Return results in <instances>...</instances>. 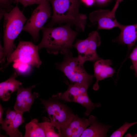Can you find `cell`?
<instances>
[{"mask_svg": "<svg viewBox=\"0 0 137 137\" xmlns=\"http://www.w3.org/2000/svg\"><path fill=\"white\" fill-rule=\"evenodd\" d=\"M81 2L88 6H90L93 5L95 0H81Z\"/></svg>", "mask_w": 137, "mask_h": 137, "instance_id": "cell-26", "label": "cell"}, {"mask_svg": "<svg viewBox=\"0 0 137 137\" xmlns=\"http://www.w3.org/2000/svg\"><path fill=\"white\" fill-rule=\"evenodd\" d=\"M137 123V122L128 123L126 122L122 126L113 132L110 137H122L131 127Z\"/></svg>", "mask_w": 137, "mask_h": 137, "instance_id": "cell-22", "label": "cell"}, {"mask_svg": "<svg viewBox=\"0 0 137 137\" xmlns=\"http://www.w3.org/2000/svg\"><path fill=\"white\" fill-rule=\"evenodd\" d=\"M101 42L98 33L97 31H93L89 34L86 39L78 40L73 46L77 50L78 57L84 63L87 61H96L100 58L96 49Z\"/></svg>", "mask_w": 137, "mask_h": 137, "instance_id": "cell-8", "label": "cell"}, {"mask_svg": "<svg viewBox=\"0 0 137 137\" xmlns=\"http://www.w3.org/2000/svg\"><path fill=\"white\" fill-rule=\"evenodd\" d=\"M64 55L62 61L56 64L57 68L62 72L71 82L90 85L94 76L87 73L83 66L84 63L78 57H73L71 51Z\"/></svg>", "mask_w": 137, "mask_h": 137, "instance_id": "cell-4", "label": "cell"}, {"mask_svg": "<svg viewBox=\"0 0 137 137\" xmlns=\"http://www.w3.org/2000/svg\"><path fill=\"white\" fill-rule=\"evenodd\" d=\"M109 125L101 124L96 119L82 133L80 137H104L107 136L109 129Z\"/></svg>", "mask_w": 137, "mask_h": 137, "instance_id": "cell-16", "label": "cell"}, {"mask_svg": "<svg viewBox=\"0 0 137 137\" xmlns=\"http://www.w3.org/2000/svg\"><path fill=\"white\" fill-rule=\"evenodd\" d=\"M40 100L47 113L50 121L55 126L61 136V129L70 122L75 114L68 107L54 97L47 100Z\"/></svg>", "mask_w": 137, "mask_h": 137, "instance_id": "cell-5", "label": "cell"}, {"mask_svg": "<svg viewBox=\"0 0 137 137\" xmlns=\"http://www.w3.org/2000/svg\"><path fill=\"white\" fill-rule=\"evenodd\" d=\"M96 119L93 115L88 119L81 118L77 114L74 116L70 122L65 126L61 129L62 137H79L87 127L91 125Z\"/></svg>", "mask_w": 137, "mask_h": 137, "instance_id": "cell-10", "label": "cell"}, {"mask_svg": "<svg viewBox=\"0 0 137 137\" xmlns=\"http://www.w3.org/2000/svg\"><path fill=\"white\" fill-rule=\"evenodd\" d=\"M16 74L14 73L7 80L0 83V98L3 101L9 100L11 94L17 90L22 82L16 80Z\"/></svg>", "mask_w": 137, "mask_h": 137, "instance_id": "cell-14", "label": "cell"}, {"mask_svg": "<svg viewBox=\"0 0 137 137\" xmlns=\"http://www.w3.org/2000/svg\"><path fill=\"white\" fill-rule=\"evenodd\" d=\"M53 9V15L47 27L63 23L74 25L77 32L84 31L87 18L79 12L81 0H48Z\"/></svg>", "mask_w": 137, "mask_h": 137, "instance_id": "cell-2", "label": "cell"}, {"mask_svg": "<svg viewBox=\"0 0 137 137\" xmlns=\"http://www.w3.org/2000/svg\"><path fill=\"white\" fill-rule=\"evenodd\" d=\"M18 112L10 108L8 109L6 112V117L2 124L1 128L5 131L15 118Z\"/></svg>", "mask_w": 137, "mask_h": 137, "instance_id": "cell-21", "label": "cell"}, {"mask_svg": "<svg viewBox=\"0 0 137 137\" xmlns=\"http://www.w3.org/2000/svg\"><path fill=\"white\" fill-rule=\"evenodd\" d=\"M23 114V113L18 112L15 118L5 131L6 134L10 137H23L22 133L19 130L18 127L25 121Z\"/></svg>", "mask_w": 137, "mask_h": 137, "instance_id": "cell-18", "label": "cell"}, {"mask_svg": "<svg viewBox=\"0 0 137 137\" xmlns=\"http://www.w3.org/2000/svg\"><path fill=\"white\" fill-rule=\"evenodd\" d=\"M112 64V61L110 60L100 58L96 61L94 65L93 75L96 79L93 87L94 90L97 91L99 89L98 82L99 81L112 76L115 70L111 66Z\"/></svg>", "mask_w": 137, "mask_h": 137, "instance_id": "cell-12", "label": "cell"}, {"mask_svg": "<svg viewBox=\"0 0 137 137\" xmlns=\"http://www.w3.org/2000/svg\"><path fill=\"white\" fill-rule=\"evenodd\" d=\"M109 0H95L97 3L100 4H103L107 3Z\"/></svg>", "mask_w": 137, "mask_h": 137, "instance_id": "cell-29", "label": "cell"}, {"mask_svg": "<svg viewBox=\"0 0 137 137\" xmlns=\"http://www.w3.org/2000/svg\"><path fill=\"white\" fill-rule=\"evenodd\" d=\"M35 87L34 85L25 88L20 86L17 90L16 102L14 106V109L16 111L23 113L29 112L35 99L39 96L37 93H31L32 88Z\"/></svg>", "mask_w": 137, "mask_h": 137, "instance_id": "cell-11", "label": "cell"}, {"mask_svg": "<svg viewBox=\"0 0 137 137\" xmlns=\"http://www.w3.org/2000/svg\"><path fill=\"white\" fill-rule=\"evenodd\" d=\"M13 2L14 0H0V12L10 11L13 9L11 4Z\"/></svg>", "mask_w": 137, "mask_h": 137, "instance_id": "cell-23", "label": "cell"}, {"mask_svg": "<svg viewBox=\"0 0 137 137\" xmlns=\"http://www.w3.org/2000/svg\"><path fill=\"white\" fill-rule=\"evenodd\" d=\"M72 102H77L85 107L86 110L85 115L88 116L93 110L96 107H99L101 105L99 103L94 104L91 100L88 95L87 92L81 94L75 97Z\"/></svg>", "mask_w": 137, "mask_h": 137, "instance_id": "cell-19", "label": "cell"}, {"mask_svg": "<svg viewBox=\"0 0 137 137\" xmlns=\"http://www.w3.org/2000/svg\"><path fill=\"white\" fill-rule=\"evenodd\" d=\"M4 109L0 104V123L2 124L3 123V114Z\"/></svg>", "mask_w": 137, "mask_h": 137, "instance_id": "cell-27", "label": "cell"}, {"mask_svg": "<svg viewBox=\"0 0 137 137\" xmlns=\"http://www.w3.org/2000/svg\"><path fill=\"white\" fill-rule=\"evenodd\" d=\"M89 85L79 82L75 83L70 84L66 91L63 93H59L53 95L52 97L58 99H61L68 102H72L75 97L87 92Z\"/></svg>", "mask_w": 137, "mask_h": 137, "instance_id": "cell-13", "label": "cell"}, {"mask_svg": "<svg viewBox=\"0 0 137 137\" xmlns=\"http://www.w3.org/2000/svg\"><path fill=\"white\" fill-rule=\"evenodd\" d=\"M68 24L57 27H43L41 29L43 36L38 45L39 50L45 48L48 53L64 54L71 51L78 32L71 28Z\"/></svg>", "mask_w": 137, "mask_h": 137, "instance_id": "cell-1", "label": "cell"}, {"mask_svg": "<svg viewBox=\"0 0 137 137\" xmlns=\"http://www.w3.org/2000/svg\"><path fill=\"white\" fill-rule=\"evenodd\" d=\"M51 10L49 2L47 0L38 6L33 11L29 18L24 26L23 30L29 33L35 41L39 37V32L50 17Z\"/></svg>", "mask_w": 137, "mask_h": 137, "instance_id": "cell-7", "label": "cell"}, {"mask_svg": "<svg viewBox=\"0 0 137 137\" xmlns=\"http://www.w3.org/2000/svg\"><path fill=\"white\" fill-rule=\"evenodd\" d=\"M121 32L118 38L120 42L126 44L130 49L137 40V24L123 25L120 29Z\"/></svg>", "mask_w": 137, "mask_h": 137, "instance_id": "cell-15", "label": "cell"}, {"mask_svg": "<svg viewBox=\"0 0 137 137\" xmlns=\"http://www.w3.org/2000/svg\"><path fill=\"white\" fill-rule=\"evenodd\" d=\"M4 16L3 22L4 55L1 63L5 61L14 51V42L22 30L27 19L17 6L9 12L0 14Z\"/></svg>", "mask_w": 137, "mask_h": 137, "instance_id": "cell-3", "label": "cell"}, {"mask_svg": "<svg viewBox=\"0 0 137 137\" xmlns=\"http://www.w3.org/2000/svg\"><path fill=\"white\" fill-rule=\"evenodd\" d=\"M39 50L38 45L32 42L20 41L15 50L7 58V62L3 68L16 61L39 67L42 62L39 56Z\"/></svg>", "mask_w": 137, "mask_h": 137, "instance_id": "cell-6", "label": "cell"}, {"mask_svg": "<svg viewBox=\"0 0 137 137\" xmlns=\"http://www.w3.org/2000/svg\"><path fill=\"white\" fill-rule=\"evenodd\" d=\"M24 137H45V134L38 122L35 118L25 126V133Z\"/></svg>", "mask_w": 137, "mask_h": 137, "instance_id": "cell-17", "label": "cell"}, {"mask_svg": "<svg viewBox=\"0 0 137 137\" xmlns=\"http://www.w3.org/2000/svg\"><path fill=\"white\" fill-rule=\"evenodd\" d=\"M44 132L46 137H62L61 135L56 131L55 126L50 121H45L39 123Z\"/></svg>", "mask_w": 137, "mask_h": 137, "instance_id": "cell-20", "label": "cell"}, {"mask_svg": "<svg viewBox=\"0 0 137 137\" xmlns=\"http://www.w3.org/2000/svg\"><path fill=\"white\" fill-rule=\"evenodd\" d=\"M120 2H121L122 0H118Z\"/></svg>", "mask_w": 137, "mask_h": 137, "instance_id": "cell-30", "label": "cell"}, {"mask_svg": "<svg viewBox=\"0 0 137 137\" xmlns=\"http://www.w3.org/2000/svg\"><path fill=\"white\" fill-rule=\"evenodd\" d=\"M47 0H14V2L20 3L24 7L33 4H37L38 5L43 3Z\"/></svg>", "mask_w": 137, "mask_h": 137, "instance_id": "cell-24", "label": "cell"}, {"mask_svg": "<svg viewBox=\"0 0 137 137\" xmlns=\"http://www.w3.org/2000/svg\"><path fill=\"white\" fill-rule=\"evenodd\" d=\"M0 62L2 60L3 58L4 55V50L3 47L2 46L1 44H0Z\"/></svg>", "mask_w": 137, "mask_h": 137, "instance_id": "cell-28", "label": "cell"}, {"mask_svg": "<svg viewBox=\"0 0 137 137\" xmlns=\"http://www.w3.org/2000/svg\"><path fill=\"white\" fill-rule=\"evenodd\" d=\"M119 2L118 0H117L111 11L100 9L93 11L89 14V18L90 21L97 24V30L109 29L115 27H118L120 29L122 28L123 25L118 22L115 15Z\"/></svg>", "mask_w": 137, "mask_h": 137, "instance_id": "cell-9", "label": "cell"}, {"mask_svg": "<svg viewBox=\"0 0 137 137\" xmlns=\"http://www.w3.org/2000/svg\"><path fill=\"white\" fill-rule=\"evenodd\" d=\"M129 57L132 63V68L137 76V45L130 54Z\"/></svg>", "mask_w": 137, "mask_h": 137, "instance_id": "cell-25", "label": "cell"}]
</instances>
